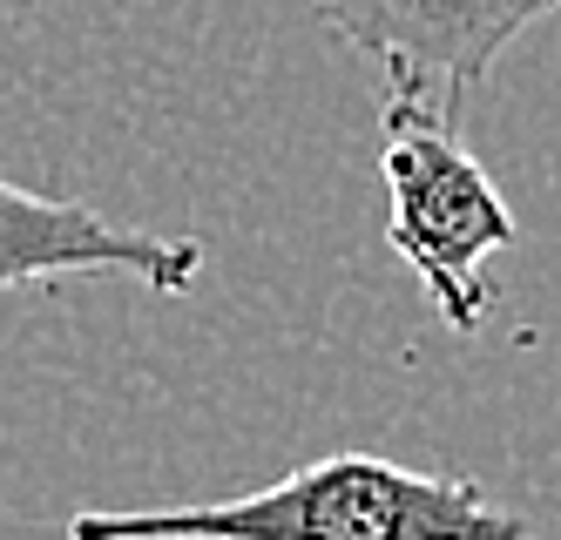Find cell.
<instances>
[{
  "mask_svg": "<svg viewBox=\"0 0 561 540\" xmlns=\"http://www.w3.org/2000/svg\"><path fill=\"white\" fill-rule=\"evenodd\" d=\"M68 540H535V527L494 507L480 480L413 473L379 452H332L210 507L75 514Z\"/></svg>",
  "mask_w": 561,
  "mask_h": 540,
  "instance_id": "obj_1",
  "label": "cell"
},
{
  "mask_svg": "<svg viewBox=\"0 0 561 540\" xmlns=\"http://www.w3.org/2000/svg\"><path fill=\"white\" fill-rule=\"evenodd\" d=\"M379 176H386V243L420 277L439 324L480 331L494 305L480 264L514 243V210L460 142V122L433 95L386 89Z\"/></svg>",
  "mask_w": 561,
  "mask_h": 540,
  "instance_id": "obj_2",
  "label": "cell"
},
{
  "mask_svg": "<svg viewBox=\"0 0 561 540\" xmlns=\"http://www.w3.org/2000/svg\"><path fill=\"white\" fill-rule=\"evenodd\" d=\"M311 8L352 55L386 68V89L433 95L460 122L494 61L535 21L561 14V0H311Z\"/></svg>",
  "mask_w": 561,
  "mask_h": 540,
  "instance_id": "obj_3",
  "label": "cell"
},
{
  "mask_svg": "<svg viewBox=\"0 0 561 540\" xmlns=\"http://www.w3.org/2000/svg\"><path fill=\"white\" fill-rule=\"evenodd\" d=\"M196 271H204L196 237H156L102 217L95 203L34 196L0 176V290L48 284V277H136L176 298L196 284Z\"/></svg>",
  "mask_w": 561,
  "mask_h": 540,
  "instance_id": "obj_4",
  "label": "cell"
}]
</instances>
